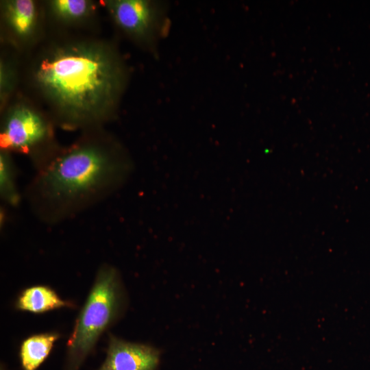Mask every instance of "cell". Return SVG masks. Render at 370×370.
Segmentation results:
<instances>
[{
  "label": "cell",
  "mask_w": 370,
  "mask_h": 370,
  "mask_svg": "<svg viewBox=\"0 0 370 370\" xmlns=\"http://www.w3.org/2000/svg\"><path fill=\"white\" fill-rule=\"evenodd\" d=\"M160 352L149 345L111 336L107 356L98 370H156Z\"/></svg>",
  "instance_id": "8992f818"
},
{
  "label": "cell",
  "mask_w": 370,
  "mask_h": 370,
  "mask_svg": "<svg viewBox=\"0 0 370 370\" xmlns=\"http://www.w3.org/2000/svg\"><path fill=\"white\" fill-rule=\"evenodd\" d=\"M107 4L118 26L139 42H153L163 29L165 8L162 3L115 0L108 1Z\"/></svg>",
  "instance_id": "277c9868"
},
{
  "label": "cell",
  "mask_w": 370,
  "mask_h": 370,
  "mask_svg": "<svg viewBox=\"0 0 370 370\" xmlns=\"http://www.w3.org/2000/svg\"><path fill=\"white\" fill-rule=\"evenodd\" d=\"M58 335L46 333L26 339L21 347V360L24 370H36L48 356Z\"/></svg>",
  "instance_id": "ba28073f"
},
{
  "label": "cell",
  "mask_w": 370,
  "mask_h": 370,
  "mask_svg": "<svg viewBox=\"0 0 370 370\" xmlns=\"http://www.w3.org/2000/svg\"><path fill=\"white\" fill-rule=\"evenodd\" d=\"M1 370H3V369H2V368H1Z\"/></svg>",
  "instance_id": "7c38bea8"
},
{
  "label": "cell",
  "mask_w": 370,
  "mask_h": 370,
  "mask_svg": "<svg viewBox=\"0 0 370 370\" xmlns=\"http://www.w3.org/2000/svg\"><path fill=\"white\" fill-rule=\"evenodd\" d=\"M35 77L46 97L73 121L101 117L114 104L123 83L118 59L94 44L58 48L40 62Z\"/></svg>",
  "instance_id": "6da1fadb"
},
{
  "label": "cell",
  "mask_w": 370,
  "mask_h": 370,
  "mask_svg": "<svg viewBox=\"0 0 370 370\" xmlns=\"http://www.w3.org/2000/svg\"><path fill=\"white\" fill-rule=\"evenodd\" d=\"M0 191L2 197L10 203L17 201L14 167L5 152L0 155Z\"/></svg>",
  "instance_id": "8fae6325"
},
{
  "label": "cell",
  "mask_w": 370,
  "mask_h": 370,
  "mask_svg": "<svg viewBox=\"0 0 370 370\" xmlns=\"http://www.w3.org/2000/svg\"><path fill=\"white\" fill-rule=\"evenodd\" d=\"M51 8L58 17L75 21L87 15L90 4L84 0H55L51 2Z\"/></svg>",
  "instance_id": "30bf717a"
},
{
  "label": "cell",
  "mask_w": 370,
  "mask_h": 370,
  "mask_svg": "<svg viewBox=\"0 0 370 370\" xmlns=\"http://www.w3.org/2000/svg\"><path fill=\"white\" fill-rule=\"evenodd\" d=\"M49 134L45 121L25 106L14 108L7 116L1 132L3 149L27 151L44 140Z\"/></svg>",
  "instance_id": "5b68a950"
},
{
  "label": "cell",
  "mask_w": 370,
  "mask_h": 370,
  "mask_svg": "<svg viewBox=\"0 0 370 370\" xmlns=\"http://www.w3.org/2000/svg\"><path fill=\"white\" fill-rule=\"evenodd\" d=\"M121 291L116 271L102 267L67 344L65 370H79L98 338L117 317Z\"/></svg>",
  "instance_id": "3957f363"
},
{
  "label": "cell",
  "mask_w": 370,
  "mask_h": 370,
  "mask_svg": "<svg viewBox=\"0 0 370 370\" xmlns=\"http://www.w3.org/2000/svg\"><path fill=\"white\" fill-rule=\"evenodd\" d=\"M4 15L7 24L16 36L25 38L31 36L36 24V8L31 0H12L5 3Z\"/></svg>",
  "instance_id": "52a82bcc"
},
{
  "label": "cell",
  "mask_w": 370,
  "mask_h": 370,
  "mask_svg": "<svg viewBox=\"0 0 370 370\" xmlns=\"http://www.w3.org/2000/svg\"><path fill=\"white\" fill-rule=\"evenodd\" d=\"M125 164L95 145L78 146L57 158L43 173L41 190L53 201L90 195L125 174Z\"/></svg>",
  "instance_id": "7a4b0ae2"
},
{
  "label": "cell",
  "mask_w": 370,
  "mask_h": 370,
  "mask_svg": "<svg viewBox=\"0 0 370 370\" xmlns=\"http://www.w3.org/2000/svg\"><path fill=\"white\" fill-rule=\"evenodd\" d=\"M51 289L45 286H34L26 289L18 301V308L32 312H43L68 306Z\"/></svg>",
  "instance_id": "9c48e42d"
}]
</instances>
